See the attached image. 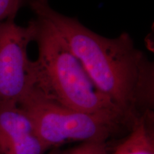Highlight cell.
Segmentation results:
<instances>
[{
	"label": "cell",
	"mask_w": 154,
	"mask_h": 154,
	"mask_svg": "<svg viewBox=\"0 0 154 154\" xmlns=\"http://www.w3.org/2000/svg\"><path fill=\"white\" fill-rule=\"evenodd\" d=\"M34 14L51 23L82 63L96 87L132 120L153 112L154 63L127 32L106 37L76 17L51 7L49 0H27Z\"/></svg>",
	"instance_id": "1"
},
{
	"label": "cell",
	"mask_w": 154,
	"mask_h": 154,
	"mask_svg": "<svg viewBox=\"0 0 154 154\" xmlns=\"http://www.w3.org/2000/svg\"><path fill=\"white\" fill-rule=\"evenodd\" d=\"M32 19L38 57L34 61L33 89L73 110L106 116L132 124L128 117L96 87L82 63L54 26L39 14Z\"/></svg>",
	"instance_id": "2"
},
{
	"label": "cell",
	"mask_w": 154,
	"mask_h": 154,
	"mask_svg": "<svg viewBox=\"0 0 154 154\" xmlns=\"http://www.w3.org/2000/svg\"><path fill=\"white\" fill-rule=\"evenodd\" d=\"M49 148L69 142L104 141L125 126L132 125L106 116L75 111L44 98L32 89L18 103Z\"/></svg>",
	"instance_id": "3"
},
{
	"label": "cell",
	"mask_w": 154,
	"mask_h": 154,
	"mask_svg": "<svg viewBox=\"0 0 154 154\" xmlns=\"http://www.w3.org/2000/svg\"><path fill=\"white\" fill-rule=\"evenodd\" d=\"M34 36L32 20L26 26L14 19L0 24V106L18 105L33 89L35 70L28 47Z\"/></svg>",
	"instance_id": "4"
},
{
	"label": "cell",
	"mask_w": 154,
	"mask_h": 154,
	"mask_svg": "<svg viewBox=\"0 0 154 154\" xmlns=\"http://www.w3.org/2000/svg\"><path fill=\"white\" fill-rule=\"evenodd\" d=\"M49 149L18 105L0 106V154H44Z\"/></svg>",
	"instance_id": "5"
},
{
	"label": "cell",
	"mask_w": 154,
	"mask_h": 154,
	"mask_svg": "<svg viewBox=\"0 0 154 154\" xmlns=\"http://www.w3.org/2000/svg\"><path fill=\"white\" fill-rule=\"evenodd\" d=\"M153 113L149 112L134 121L130 132L112 154H154Z\"/></svg>",
	"instance_id": "6"
},
{
	"label": "cell",
	"mask_w": 154,
	"mask_h": 154,
	"mask_svg": "<svg viewBox=\"0 0 154 154\" xmlns=\"http://www.w3.org/2000/svg\"><path fill=\"white\" fill-rule=\"evenodd\" d=\"M60 154H108L104 141L83 142Z\"/></svg>",
	"instance_id": "7"
},
{
	"label": "cell",
	"mask_w": 154,
	"mask_h": 154,
	"mask_svg": "<svg viewBox=\"0 0 154 154\" xmlns=\"http://www.w3.org/2000/svg\"><path fill=\"white\" fill-rule=\"evenodd\" d=\"M24 3H26V0H0V24L15 19L17 12Z\"/></svg>",
	"instance_id": "8"
}]
</instances>
